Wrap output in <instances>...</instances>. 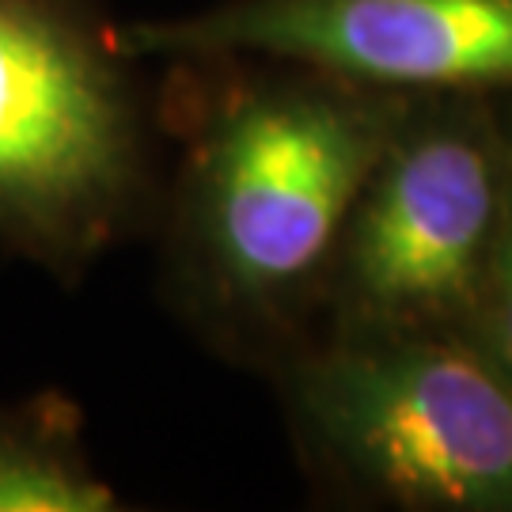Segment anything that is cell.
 I'll use <instances>...</instances> for the list:
<instances>
[{
    "instance_id": "1",
    "label": "cell",
    "mask_w": 512,
    "mask_h": 512,
    "mask_svg": "<svg viewBox=\"0 0 512 512\" xmlns=\"http://www.w3.org/2000/svg\"><path fill=\"white\" fill-rule=\"evenodd\" d=\"M399 110L342 84H255L205 114L171 217V270L190 311L270 323L330 266Z\"/></svg>"
},
{
    "instance_id": "2",
    "label": "cell",
    "mask_w": 512,
    "mask_h": 512,
    "mask_svg": "<svg viewBox=\"0 0 512 512\" xmlns=\"http://www.w3.org/2000/svg\"><path fill=\"white\" fill-rule=\"evenodd\" d=\"M80 0H0V247L69 274L145 202V122Z\"/></svg>"
},
{
    "instance_id": "3",
    "label": "cell",
    "mask_w": 512,
    "mask_h": 512,
    "mask_svg": "<svg viewBox=\"0 0 512 512\" xmlns=\"http://www.w3.org/2000/svg\"><path fill=\"white\" fill-rule=\"evenodd\" d=\"M296 410L391 505L512 512V372L475 334H346L296 372Z\"/></svg>"
},
{
    "instance_id": "4",
    "label": "cell",
    "mask_w": 512,
    "mask_h": 512,
    "mask_svg": "<svg viewBox=\"0 0 512 512\" xmlns=\"http://www.w3.org/2000/svg\"><path fill=\"white\" fill-rule=\"evenodd\" d=\"M509 175L512 145L490 110H399L330 258L346 334H471Z\"/></svg>"
},
{
    "instance_id": "5",
    "label": "cell",
    "mask_w": 512,
    "mask_h": 512,
    "mask_svg": "<svg viewBox=\"0 0 512 512\" xmlns=\"http://www.w3.org/2000/svg\"><path fill=\"white\" fill-rule=\"evenodd\" d=\"M114 42L129 61L266 54L380 88L512 84V0H228L118 27Z\"/></svg>"
},
{
    "instance_id": "6",
    "label": "cell",
    "mask_w": 512,
    "mask_h": 512,
    "mask_svg": "<svg viewBox=\"0 0 512 512\" xmlns=\"http://www.w3.org/2000/svg\"><path fill=\"white\" fill-rule=\"evenodd\" d=\"M118 497L92 475L50 406H0V512H107Z\"/></svg>"
},
{
    "instance_id": "7",
    "label": "cell",
    "mask_w": 512,
    "mask_h": 512,
    "mask_svg": "<svg viewBox=\"0 0 512 512\" xmlns=\"http://www.w3.org/2000/svg\"><path fill=\"white\" fill-rule=\"evenodd\" d=\"M471 334L512 372V175L505 217H501V232H497L490 274H486V289H482V304H478Z\"/></svg>"
}]
</instances>
